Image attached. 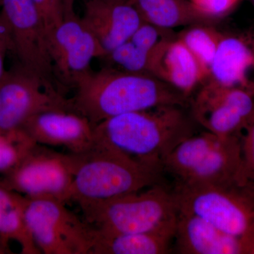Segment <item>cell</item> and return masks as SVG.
<instances>
[{
  "label": "cell",
  "instance_id": "cell-1",
  "mask_svg": "<svg viewBox=\"0 0 254 254\" xmlns=\"http://www.w3.org/2000/svg\"><path fill=\"white\" fill-rule=\"evenodd\" d=\"M198 124L186 107L161 105L122 114L94 126L95 144L153 171L163 173L165 159Z\"/></svg>",
  "mask_w": 254,
  "mask_h": 254
},
{
  "label": "cell",
  "instance_id": "cell-2",
  "mask_svg": "<svg viewBox=\"0 0 254 254\" xmlns=\"http://www.w3.org/2000/svg\"><path fill=\"white\" fill-rule=\"evenodd\" d=\"M73 109L93 125L110 118L161 105L187 107L190 99L166 82L117 68L90 70L76 79Z\"/></svg>",
  "mask_w": 254,
  "mask_h": 254
},
{
  "label": "cell",
  "instance_id": "cell-3",
  "mask_svg": "<svg viewBox=\"0 0 254 254\" xmlns=\"http://www.w3.org/2000/svg\"><path fill=\"white\" fill-rule=\"evenodd\" d=\"M79 206L83 219L103 234L175 233L179 213L173 190L160 184Z\"/></svg>",
  "mask_w": 254,
  "mask_h": 254
},
{
  "label": "cell",
  "instance_id": "cell-4",
  "mask_svg": "<svg viewBox=\"0 0 254 254\" xmlns=\"http://www.w3.org/2000/svg\"><path fill=\"white\" fill-rule=\"evenodd\" d=\"M76 155L70 201L78 205L138 191L160 182L161 174L95 143Z\"/></svg>",
  "mask_w": 254,
  "mask_h": 254
},
{
  "label": "cell",
  "instance_id": "cell-5",
  "mask_svg": "<svg viewBox=\"0 0 254 254\" xmlns=\"http://www.w3.org/2000/svg\"><path fill=\"white\" fill-rule=\"evenodd\" d=\"M241 168L240 137L218 136L208 131L197 132L184 140L163 164V173L173 177L175 187L243 180Z\"/></svg>",
  "mask_w": 254,
  "mask_h": 254
},
{
  "label": "cell",
  "instance_id": "cell-6",
  "mask_svg": "<svg viewBox=\"0 0 254 254\" xmlns=\"http://www.w3.org/2000/svg\"><path fill=\"white\" fill-rule=\"evenodd\" d=\"M179 210L204 219L222 231L247 236L254 221V182L175 187Z\"/></svg>",
  "mask_w": 254,
  "mask_h": 254
},
{
  "label": "cell",
  "instance_id": "cell-7",
  "mask_svg": "<svg viewBox=\"0 0 254 254\" xmlns=\"http://www.w3.org/2000/svg\"><path fill=\"white\" fill-rule=\"evenodd\" d=\"M50 197L25 196L23 214L30 235L41 253L91 254L94 228Z\"/></svg>",
  "mask_w": 254,
  "mask_h": 254
},
{
  "label": "cell",
  "instance_id": "cell-8",
  "mask_svg": "<svg viewBox=\"0 0 254 254\" xmlns=\"http://www.w3.org/2000/svg\"><path fill=\"white\" fill-rule=\"evenodd\" d=\"M76 164L75 153L65 154L35 143L11 171L3 175L0 183L25 196L50 197L66 203Z\"/></svg>",
  "mask_w": 254,
  "mask_h": 254
},
{
  "label": "cell",
  "instance_id": "cell-9",
  "mask_svg": "<svg viewBox=\"0 0 254 254\" xmlns=\"http://www.w3.org/2000/svg\"><path fill=\"white\" fill-rule=\"evenodd\" d=\"M0 15L19 64L39 78L48 91L63 94L55 77L46 29L33 0H0Z\"/></svg>",
  "mask_w": 254,
  "mask_h": 254
},
{
  "label": "cell",
  "instance_id": "cell-10",
  "mask_svg": "<svg viewBox=\"0 0 254 254\" xmlns=\"http://www.w3.org/2000/svg\"><path fill=\"white\" fill-rule=\"evenodd\" d=\"M58 109L73 110L71 100L48 91L21 65L6 71L0 80V131L21 129L36 114Z\"/></svg>",
  "mask_w": 254,
  "mask_h": 254
},
{
  "label": "cell",
  "instance_id": "cell-11",
  "mask_svg": "<svg viewBox=\"0 0 254 254\" xmlns=\"http://www.w3.org/2000/svg\"><path fill=\"white\" fill-rule=\"evenodd\" d=\"M55 77L62 91L74 87L80 76L90 71L92 60L107 53L99 41L76 14L64 16L63 22L47 34Z\"/></svg>",
  "mask_w": 254,
  "mask_h": 254
},
{
  "label": "cell",
  "instance_id": "cell-12",
  "mask_svg": "<svg viewBox=\"0 0 254 254\" xmlns=\"http://www.w3.org/2000/svg\"><path fill=\"white\" fill-rule=\"evenodd\" d=\"M254 97L208 79L190 98V114L205 131L218 136H239L254 112Z\"/></svg>",
  "mask_w": 254,
  "mask_h": 254
},
{
  "label": "cell",
  "instance_id": "cell-13",
  "mask_svg": "<svg viewBox=\"0 0 254 254\" xmlns=\"http://www.w3.org/2000/svg\"><path fill=\"white\" fill-rule=\"evenodd\" d=\"M33 141L47 146L64 147L76 154L95 144L94 125L73 110H50L37 113L23 125Z\"/></svg>",
  "mask_w": 254,
  "mask_h": 254
},
{
  "label": "cell",
  "instance_id": "cell-14",
  "mask_svg": "<svg viewBox=\"0 0 254 254\" xmlns=\"http://www.w3.org/2000/svg\"><path fill=\"white\" fill-rule=\"evenodd\" d=\"M208 79L254 95V31L222 35Z\"/></svg>",
  "mask_w": 254,
  "mask_h": 254
},
{
  "label": "cell",
  "instance_id": "cell-15",
  "mask_svg": "<svg viewBox=\"0 0 254 254\" xmlns=\"http://www.w3.org/2000/svg\"><path fill=\"white\" fill-rule=\"evenodd\" d=\"M146 73L171 85L189 98L208 78L201 65L177 36L163 41L152 53Z\"/></svg>",
  "mask_w": 254,
  "mask_h": 254
},
{
  "label": "cell",
  "instance_id": "cell-16",
  "mask_svg": "<svg viewBox=\"0 0 254 254\" xmlns=\"http://www.w3.org/2000/svg\"><path fill=\"white\" fill-rule=\"evenodd\" d=\"M84 4L82 21L108 55L143 22L128 0H84Z\"/></svg>",
  "mask_w": 254,
  "mask_h": 254
},
{
  "label": "cell",
  "instance_id": "cell-17",
  "mask_svg": "<svg viewBox=\"0 0 254 254\" xmlns=\"http://www.w3.org/2000/svg\"><path fill=\"white\" fill-rule=\"evenodd\" d=\"M174 240L182 254H245L240 237L222 231L204 219L179 210Z\"/></svg>",
  "mask_w": 254,
  "mask_h": 254
},
{
  "label": "cell",
  "instance_id": "cell-18",
  "mask_svg": "<svg viewBox=\"0 0 254 254\" xmlns=\"http://www.w3.org/2000/svg\"><path fill=\"white\" fill-rule=\"evenodd\" d=\"M173 30L165 29L143 21L139 27L105 58L119 69L133 73H146L152 53L163 41L177 36Z\"/></svg>",
  "mask_w": 254,
  "mask_h": 254
},
{
  "label": "cell",
  "instance_id": "cell-19",
  "mask_svg": "<svg viewBox=\"0 0 254 254\" xmlns=\"http://www.w3.org/2000/svg\"><path fill=\"white\" fill-rule=\"evenodd\" d=\"M143 21L173 30L181 26L211 25L218 21L198 9L190 0H128Z\"/></svg>",
  "mask_w": 254,
  "mask_h": 254
},
{
  "label": "cell",
  "instance_id": "cell-20",
  "mask_svg": "<svg viewBox=\"0 0 254 254\" xmlns=\"http://www.w3.org/2000/svg\"><path fill=\"white\" fill-rule=\"evenodd\" d=\"M91 254H165L171 251L173 232L103 234L94 229Z\"/></svg>",
  "mask_w": 254,
  "mask_h": 254
},
{
  "label": "cell",
  "instance_id": "cell-21",
  "mask_svg": "<svg viewBox=\"0 0 254 254\" xmlns=\"http://www.w3.org/2000/svg\"><path fill=\"white\" fill-rule=\"evenodd\" d=\"M23 200L24 195L0 183V240L6 246L17 242L22 254H41L25 222Z\"/></svg>",
  "mask_w": 254,
  "mask_h": 254
},
{
  "label": "cell",
  "instance_id": "cell-22",
  "mask_svg": "<svg viewBox=\"0 0 254 254\" xmlns=\"http://www.w3.org/2000/svg\"><path fill=\"white\" fill-rule=\"evenodd\" d=\"M222 35L211 25H195L180 32L177 38L194 55L209 77L210 66Z\"/></svg>",
  "mask_w": 254,
  "mask_h": 254
},
{
  "label": "cell",
  "instance_id": "cell-23",
  "mask_svg": "<svg viewBox=\"0 0 254 254\" xmlns=\"http://www.w3.org/2000/svg\"><path fill=\"white\" fill-rule=\"evenodd\" d=\"M36 143L22 129L0 131V173H9Z\"/></svg>",
  "mask_w": 254,
  "mask_h": 254
},
{
  "label": "cell",
  "instance_id": "cell-24",
  "mask_svg": "<svg viewBox=\"0 0 254 254\" xmlns=\"http://www.w3.org/2000/svg\"><path fill=\"white\" fill-rule=\"evenodd\" d=\"M239 136L241 141L242 178L254 182V110Z\"/></svg>",
  "mask_w": 254,
  "mask_h": 254
},
{
  "label": "cell",
  "instance_id": "cell-25",
  "mask_svg": "<svg viewBox=\"0 0 254 254\" xmlns=\"http://www.w3.org/2000/svg\"><path fill=\"white\" fill-rule=\"evenodd\" d=\"M48 34L64 18L63 0H33Z\"/></svg>",
  "mask_w": 254,
  "mask_h": 254
},
{
  "label": "cell",
  "instance_id": "cell-26",
  "mask_svg": "<svg viewBox=\"0 0 254 254\" xmlns=\"http://www.w3.org/2000/svg\"><path fill=\"white\" fill-rule=\"evenodd\" d=\"M200 10L211 17L220 19L231 12L241 0H190Z\"/></svg>",
  "mask_w": 254,
  "mask_h": 254
},
{
  "label": "cell",
  "instance_id": "cell-27",
  "mask_svg": "<svg viewBox=\"0 0 254 254\" xmlns=\"http://www.w3.org/2000/svg\"><path fill=\"white\" fill-rule=\"evenodd\" d=\"M9 52L12 53V44L9 31L0 15V80L6 73L4 68L5 58Z\"/></svg>",
  "mask_w": 254,
  "mask_h": 254
},
{
  "label": "cell",
  "instance_id": "cell-28",
  "mask_svg": "<svg viewBox=\"0 0 254 254\" xmlns=\"http://www.w3.org/2000/svg\"><path fill=\"white\" fill-rule=\"evenodd\" d=\"M245 254H254V221L247 236L242 239Z\"/></svg>",
  "mask_w": 254,
  "mask_h": 254
},
{
  "label": "cell",
  "instance_id": "cell-29",
  "mask_svg": "<svg viewBox=\"0 0 254 254\" xmlns=\"http://www.w3.org/2000/svg\"><path fill=\"white\" fill-rule=\"evenodd\" d=\"M64 16L75 14L74 5L76 0H63Z\"/></svg>",
  "mask_w": 254,
  "mask_h": 254
},
{
  "label": "cell",
  "instance_id": "cell-30",
  "mask_svg": "<svg viewBox=\"0 0 254 254\" xmlns=\"http://www.w3.org/2000/svg\"><path fill=\"white\" fill-rule=\"evenodd\" d=\"M11 253L7 246L4 245L2 242L0 241V254Z\"/></svg>",
  "mask_w": 254,
  "mask_h": 254
},
{
  "label": "cell",
  "instance_id": "cell-31",
  "mask_svg": "<svg viewBox=\"0 0 254 254\" xmlns=\"http://www.w3.org/2000/svg\"><path fill=\"white\" fill-rule=\"evenodd\" d=\"M251 1H252V4H253L254 6V0H251Z\"/></svg>",
  "mask_w": 254,
  "mask_h": 254
},
{
  "label": "cell",
  "instance_id": "cell-32",
  "mask_svg": "<svg viewBox=\"0 0 254 254\" xmlns=\"http://www.w3.org/2000/svg\"><path fill=\"white\" fill-rule=\"evenodd\" d=\"M0 241H1V240H0ZM2 243H3V242H2ZM3 244H4V243H3ZM7 247H8V246H7Z\"/></svg>",
  "mask_w": 254,
  "mask_h": 254
}]
</instances>
